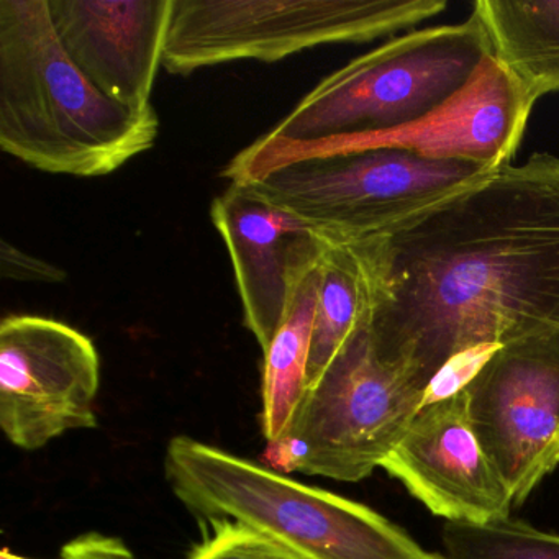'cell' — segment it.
<instances>
[{
    "instance_id": "cell-1",
    "label": "cell",
    "mask_w": 559,
    "mask_h": 559,
    "mask_svg": "<svg viewBox=\"0 0 559 559\" xmlns=\"http://www.w3.org/2000/svg\"><path fill=\"white\" fill-rule=\"evenodd\" d=\"M379 358L428 392L497 346L559 333V156L535 153L348 243Z\"/></svg>"
},
{
    "instance_id": "cell-2",
    "label": "cell",
    "mask_w": 559,
    "mask_h": 559,
    "mask_svg": "<svg viewBox=\"0 0 559 559\" xmlns=\"http://www.w3.org/2000/svg\"><path fill=\"white\" fill-rule=\"evenodd\" d=\"M155 109L100 93L70 60L50 0H0V148L50 175L100 178L155 146Z\"/></svg>"
},
{
    "instance_id": "cell-3",
    "label": "cell",
    "mask_w": 559,
    "mask_h": 559,
    "mask_svg": "<svg viewBox=\"0 0 559 559\" xmlns=\"http://www.w3.org/2000/svg\"><path fill=\"white\" fill-rule=\"evenodd\" d=\"M165 476L202 522L243 523L302 559H444L376 510L195 438H171Z\"/></svg>"
},
{
    "instance_id": "cell-4",
    "label": "cell",
    "mask_w": 559,
    "mask_h": 559,
    "mask_svg": "<svg viewBox=\"0 0 559 559\" xmlns=\"http://www.w3.org/2000/svg\"><path fill=\"white\" fill-rule=\"evenodd\" d=\"M489 57L473 12L460 24L391 38L323 78L266 136L319 142L414 129L456 100Z\"/></svg>"
},
{
    "instance_id": "cell-5",
    "label": "cell",
    "mask_w": 559,
    "mask_h": 559,
    "mask_svg": "<svg viewBox=\"0 0 559 559\" xmlns=\"http://www.w3.org/2000/svg\"><path fill=\"white\" fill-rule=\"evenodd\" d=\"M368 316L306 392L286 433L266 443L261 464L359 483L397 447L428 392L379 358Z\"/></svg>"
},
{
    "instance_id": "cell-6",
    "label": "cell",
    "mask_w": 559,
    "mask_h": 559,
    "mask_svg": "<svg viewBox=\"0 0 559 559\" xmlns=\"http://www.w3.org/2000/svg\"><path fill=\"white\" fill-rule=\"evenodd\" d=\"M496 169L461 156L382 145L304 159L247 185L335 243H352L392 230Z\"/></svg>"
},
{
    "instance_id": "cell-7",
    "label": "cell",
    "mask_w": 559,
    "mask_h": 559,
    "mask_svg": "<svg viewBox=\"0 0 559 559\" xmlns=\"http://www.w3.org/2000/svg\"><path fill=\"white\" fill-rule=\"evenodd\" d=\"M447 0H175L163 67L188 76L274 63L322 45L366 44L440 15Z\"/></svg>"
},
{
    "instance_id": "cell-8",
    "label": "cell",
    "mask_w": 559,
    "mask_h": 559,
    "mask_svg": "<svg viewBox=\"0 0 559 559\" xmlns=\"http://www.w3.org/2000/svg\"><path fill=\"white\" fill-rule=\"evenodd\" d=\"M460 389L484 451L522 506L559 464V333L497 346Z\"/></svg>"
},
{
    "instance_id": "cell-9",
    "label": "cell",
    "mask_w": 559,
    "mask_h": 559,
    "mask_svg": "<svg viewBox=\"0 0 559 559\" xmlns=\"http://www.w3.org/2000/svg\"><path fill=\"white\" fill-rule=\"evenodd\" d=\"M99 385V353L80 330L40 316L0 323V428L15 447L96 428Z\"/></svg>"
},
{
    "instance_id": "cell-10",
    "label": "cell",
    "mask_w": 559,
    "mask_h": 559,
    "mask_svg": "<svg viewBox=\"0 0 559 559\" xmlns=\"http://www.w3.org/2000/svg\"><path fill=\"white\" fill-rule=\"evenodd\" d=\"M535 104L490 55L473 84L421 126L372 139L283 142L263 135L241 150L222 176L230 182H253L304 159L382 145L414 146L500 168L512 163Z\"/></svg>"
},
{
    "instance_id": "cell-11",
    "label": "cell",
    "mask_w": 559,
    "mask_h": 559,
    "mask_svg": "<svg viewBox=\"0 0 559 559\" xmlns=\"http://www.w3.org/2000/svg\"><path fill=\"white\" fill-rule=\"evenodd\" d=\"M211 217L230 254L245 326L264 352L335 241L247 182H230L212 202Z\"/></svg>"
},
{
    "instance_id": "cell-12",
    "label": "cell",
    "mask_w": 559,
    "mask_h": 559,
    "mask_svg": "<svg viewBox=\"0 0 559 559\" xmlns=\"http://www.w3.org/2000/svg\"><path fill=\"white\" fill-rule=\"evenodd\" d=\"M381 467L447 522H497L515 506L474 431L463 389L424 405Z\"/></svg>"
},
{
    "instance_id": "cell-13",
    "label": "cell",
    "mask_w": 559,
    "mask_h": 559,
    "mask_svg": "<svg viewBox=\"0 0 559 559\" xmlns=\"http://www.w3.org/2000/svg\"><path fill=\"white\" fill-rule=\"evenodd\" d=\"M175 0H50L61 47L81 73L130 109H153Z\"/></svg>"
},
{
    "instance_id": "cell-14",
    "label": "cell",
    "mask_w": 559,
    "mask_h": 559,
    "mask_svg": "<svg viewBox=\"0 0 559 559\" xmlns=\"http://www.w3.org/2000/svg\"><path fill=\"white\" fill-rule=\"evenodd\" d=\"M473 14L486 31L493 60L535 103L559 93V0H476Z\"/></svg>"
},
{
    "instance_id": "cell-15",
    "label": "cell",
    "mask_w": 559,
    "mask_h": 559,
    "mask_svg": "<svg viewBox=\"0 0 559 559\" xmlns=\"http://www.w3.org/2000/svg\"><path fill=\"white\" fill-rule=\"evenodd\" d=\"M319 267L300 284L286 319L263 352L261 424L266 443H273L286 433L307 392L313 322L319 300Z\"/></svg>"
},
{
    "instance_id": "cell-16",
    "label": "cell",
    "mask_w": 559,
    "mask_h": 559,
    "mask_svg": "<svg viewBox=\"0 0 559 559\" xmlns=\"http://www.w3.org/2000/svg\"><path fill=\"white\" fill-rule=\"evenodd\" d=\"M307 391L319 381L356 326L368 316V290L358 258L348 243H332L319 267Z\"/></svg>"
},
{
    "instance_id": "cell-17",
    "label": "cell",
    "mask_w": 559,
    "mask_h": 559,
    "mask_svg": "<svg viewBox=\"0 0 559 559\" xmlns=\"http://www.w3.org/2000/svg\"><path fill=\"white\" fill-rule=\"evenodd\" d=\"M444 559H559V535L519 520L443 525Z\"/></svg>"
},
{
    "instance_id": "cell-18",
    "label": "cell",
    "mask_w": 559,
    "mask_h": 559,
    "mask_svg": "<svg viewBox=\"0 0 559 559\" xmlns=\"http://www.w3.org/2000/svg\"><path fill=\"white\" fill-rule=\"evenodd\" d=\"M212 535L192 549L186 559H302L270 536L243 523H209Z\"/></svg>"
},
{
    "instance_id": "cell-19",
    "label": "cell",
    "mask_w": 559,
    "mask_h": 559,
    "mask_svg": "<svg viewBox=\"0 0 559 559\" xmlns=\"http://www.w3.org/2000/svg\"><path fill=\"white\" fill-rule=\"evenodd\" d=\"M0 276L4 280L22 283L58 284L67 281V271L60 266L40 260L34 254L25 253L8 240L0 243Z\"/></svg>"
},
{
    "instance_id": "cell-20",
    "label": "cell",
    "mask_w": 559,
    "mask_h": 559,
    "mask_svg": "<svg viewBox=\"0 0 559 559\" xmlns=\"http://www.w3.org/2000/svg\"><path fill=\"white\" fill-rule=\"evenodd\" d=\"M63 559H139L135 552L116 536L91 532L71 539L61 549Z\"/></svg>"
},
{
    "instance_id": "cell-21",
    "label": "cell",
    "mask_w": 559,
    "mask_h": 559,
    "mask_svg": "<svg viewBox=\"0 0 559 559\" xmlns=\"http://www.w3.org/2000/svg\"><path fill=\"white\" fill-rule=\"evenodd\" d=\"M0 559H32V558H25V556L17 555V552L11 551V549L5 548L4 551H2V555H0Z\"/></svg>"
}]
</instances>
